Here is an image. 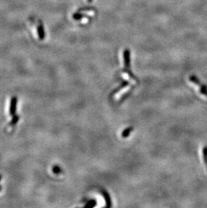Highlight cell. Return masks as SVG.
Wrapping results in <instances>:
<instances>
[{"instance_id": "3957f363", "label": "cell", "mask_w": 207, "mask_h": 208, "mask_svg": "<svg viewBox=\"0 0 207 208\" xmlns=\"http://www.w3.org/2000/svg\"><path fill=\"white\" fill-rule=\"evenodd\" d=\"M17 98L16 97H13L11 99L9 106V114L11 115H14L16 110V105H17Z\"/></svg>"}, {"instance_id": "6da1fadb", "label": "cell", "mask_w": 207, "mask_h": 208, "mask_svg": "<svg viewBox=\"0 0 207 208\" xmlns=\"http://www.w3.org/2000/svg\"><path fill=\"white\" fill-rule=\"evenodd\" d=\"M123 57H124V64H125L124 71L129 75L130 79H133V80H134L136 82H139V79H138V78L133 74V72L130 70V51L129 50L127 49L125 50L123 54Z\"/></svg>"}, {"instance_id": "277c9868", "label": "cell", "mask_w": 207, "mask_h": 208, "mask_svg": "<svg viewBox=\"0 0 207 208\" xmlns=\"http://www.w3.org/2000/svg\"><path fill=\"white\" fill-rule=\"evenodd\" d=\"M101 193H102V195H103L104 198V199L106 201V207H111L112 206V202H111V199H110V195L108 194V193L105 190H102Z\"/></svg>"}, {"instance_id": "52a82bcc", "label": "cell", "mask_w": 207, "mask_h": 208, "mask_svg": "<svg viewBox=\"0 0 207 208\" xmlns=\"http://www.w3.org/2000/svg\"><path fill=\"white\" fill-rule=\"evenodd\" d=\"M96 204H97V202H96V201L95 199H92L90 201H89V202L85 204L84 206V208H92V207H94L96 206Z\"/></svg>"}, {"instance_id": "7c38bea8", "label": "cell", "mask_w": 207, "mask_h": 208, "mask_svg": "<svg viewBox=\"0 0 207 208\" xmlns=\"http://www.w3.org/2000/svg\"><path fill=\"white\" fill-rule=\"evenodd\" d=\"M0 190H1V187H0Z\"/></svg>"}, {"instance_id": "8fae6325", "label": "cell", "mask_w": 207, "mask_h": 208, "mask_svg": "<svg viewBox=\"0 0 207 208\" xmlns=\"http://www.w3.org/2000/svg\"><path fill=\"white\" fill-rule=\"evenodd\" d=\"M88 1H89V2H91V1H92V0H88Z\"/></svg>"}, {"instance_id": "ba28073f", "label": "cell", "mask_w": 207, "mask_h": 208, "mask_svg": "<svg viewBox=\"0 0 207 208\" xmlns=\"http://www.w3.org/2000/svg\"><path fill=\"white\" fill-rule=\"evenodd\" d=\"M203 158L207 168V147H205L203 149Z\"/></svg>"}, {"instance_id": "30bf717a", "label": "cell", "mask_w": 207, "mask_h": 208, "mask_svg": "<svg viewBox=\"0 0 207 208\" xmlns=\"http://www.w3.org/2000/svg\"><path fill=\"white\" fill-rule=\"evenodd\" d=\"M53 172L55 173V174L58 175L61 172V169L60 168L59 166H55L53 168Z\"/></svg>"}, {"instance_id": "8992f818", "label": "cell", "mask_w": 207, "mask_h": 208, "mask_svg": "<svg viewBox=\"0 0 207 208\" xmlns=\"http://www.w3.org/2000/svg\"><path fill=\"white\" fill-rule=\"evenodd\" d=\"M134 129V127H129L128 128H126L125 130L122 131V133L121 134V136L123 138H126L127 137H129V135L130 134V133L132 132Z\"/></svg>"}, {"instance_id": "7a4b0ae2", "label": "cell", "mask_w": 207, "mask_h": 208, "mask_svg": "<svg viewBox=\"0 0 207 208\" xmlns=\"http://www.w3.org/2000/svg\"><path fill=\"white\" fill-rule=\"evenodd\" d=\"M189 80L192 82V83H194L195 85L198 86L200 92H201L202 95L207 97V86L203 84L199 80V79L195 75H191L190 77L189 78Z\"/></svg>"}, {"instance_id": "9c48e42d", "label": "cell", "mask_w": 207, "mask_h": 208, "mask_svg": "<svg viewBox=\"0 0 207 208\" xmlns=\"http://www.w3.org/2000/svg\"><path fill=\"white\" fill-rule=\"evenodd\" d=\"M18 121H19V116L15 115L14 117H13V119H12L11 121H10L9 125H16Z\"/></svg>"}, {"instance_id": "5b68a950", "label": "cell", "mask_w": 207, "mask_h": 208, "mask_svg": "<svg viewBox=\"0 0 207 208\" xmlns=\"http://www.w3.org/2000/svg\"><path fill=\"white\" fill-rule=\"evenodd\" d=\"M129 82L128 81H125V82H123L121 84H120L119 87H117L116 89L114 90V91L111 92V94H110V97H112L115 94H116L118 93L119 92H120V91H121L122 89H123L124 88H125L127 86L129 85Z\"/></svg>"}]
</instances>
